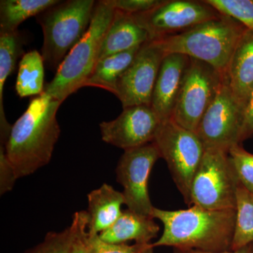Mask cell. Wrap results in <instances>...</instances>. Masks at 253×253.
Wrapping results in <instances>:
<instances>
[{
  "label": "cell",
  "mask_w": 253,
  "mask_h": 253,
  "mask_svg": "<svg viewBox=\"0 0 253 253\" xmlns=\"http://www.w3.org/2000/svg\"><path fill=\"white\" fill-rule=\"evenodd\" d=\"M63 102L43 91L11 126L6 155L18 179L33 174L51 161L61 129L56 113Z\"/></svg>",
  "instance_id": "6da1fadb"
},
{
  "label": "cell",
  "mask_w": 253,
  "mask_h": 253,
  "mask_svg": "<svg viewBox=\"0 0 253 253\" xmlns=\"http://www.w3.org/2000/svg\"><path fill=\"white\" fill-rule=\"evenodd\" d=\"M236 210H207L193 206L188 209L165 211L155 208L151 217L163 223L162 236L154 248L168 246L206 252L231 251Z\"/></svg>",
  "instance_id": "7a4b0ae2"
},
{
  "label": "cell",
  "mask_w": 253,
  "mask_h": 253,
  "mask_svg": "<svg viewBox=\"0 0 253 253\" xmlns=\"http://www.w3.org/2000/svg\"><path fill=\"white\" fill-rule=\"evenodd\" d=\"M247 28L221 14L182 33L157 38L166 54H181L211 65L224 76L238 42Z\"/></svg>",
  "instance_id": "3957f363"
},
{
  "label": "cell",
  "mask_w": 253,
  "mask_h": 253,
  "mask_svg": "<svg viewBox=\"0 0 253 253\" xmlns=\"http://www.w3.org/2000/svg\"><path fill=\"white\" fill-rule=\"evenodd\" d=\"M115 11L106 0L96 1L89 29L61 63L52 81L44 86V92L63 102L84 87L97 63L100 47Z\"/></svg>",
  "instance_id": "277c9868"
},
{
  "label": "cell",
  "mask_w": 253,
  "mask_h": 253,
  "mask_svg": "<svg viewBox=\"0 0 253 253\" xmlns=\"http://www.w3.org/2000/svg\"><path fill=\"white\" fill-rule=\"evenodd\" d=\"M96 1L68 0L57 4L37 16L43 33L42 56L51 71H57L68 53L86 34Z\"/></svg>",
  "instance_id": "5b68a950"
},
{
  "label": "cell",
  "mask_w": 253,
  "mask_h": 253,
  "mask_svg": "<svg viewBox=\"0 0 253 253\" xmlns=\"http://www.w3.org/2000/svg\"><path fill=\"white\" fill-rule=\"evenodd\" d=\"M153 142L167 163L173 181L191 206V188L206 149L199 135L172 119L161 123Z\"/></svg>",
  "instance_id": "8992f818"
},
{
  "label": "cell",
  "mask_w": 253,
  "mask_h": 253,
  "mask_svg": "<svg viewBox=\"0 0 253 253\" xmlns=\"http://www.w3.org/2000/svg\"><path fill=\"white\" fill-rule=\"evenodd\" d=\"M239 179L229 153L205 151L191 188V206L207 210H236Z\"/></svg>",
  "instance_id": "52a82bcc"
},
{
  "label": "cell",
  "mask_w": 253,
  "mask_h": 253,
  "mask_svg": "<svg viewBox=\"0 0 253 253\" xmlns=\"http://www.w3.org/2000/svg\"><path fill=\"white\" fill-rule=\"evenodd\" d=\"M224 76L211 65L190 58L171 119L196 133L205 113L217 96Z\"/></svg>",
  "instance_id": "ba28073f"
},
{
  "label": "cell",
  "mask_w": 253,
  "mask_h": 253,
  "mask_svg": "<svg viewBox=\"0 0 253 253\" xmlns=\"http://www.w3.org/2000/svg\"><path fill=\"white\" fill-rule=\"evenodd\" d=\"M131 15L150 40H154L182 33L221 14L206 0H164L149 11Z\"/></svg>",
  "instance_id": "9c48e42d"
},
{
  "label": "cell",
  "mask_w": 253,
  "mask_h": 253,
  "mask_svg": "<svg viewBox=\"0 0 253 253\" xmlns=\"http://www.w3.org/2000/svg\"><path fill=\"white\" fill-rule=\"evenodd\" d=\"M244 109L223 81L217 96L201 119L196 134L205 149H217L229 153L240 143Z\"/></svg>",
  "instance_id": "30bf717a"
},
{
  "label": "cell",
  "mask_w": 253,
  "mask_h": 253,
  "mask_svg": "<svg viewBox=\"0 0 253 253\" xmlns=\"http://www.w3.org/2000/svg\"><path fill=\"white\" fill-rule=\"evenodd\" d=\"M159 158L161 155L154 142L124 151L116 174L118 182L124 189L123 194L127 209L151 217L154 206L150 199L149 181Z\"/></svg>",
  "instance_id": "8fae6325"
},
{
  "label": "cell",
  "mask_w": 253,
  "mask_h": 253,
  "mask_svg": "<svg viewBox=\"0 0 253 253\" xmlns=\"http://www.w3.org/2000/svg\"><path fill=\"white\" fill-rule=\"evenodd\" d=\"M157 40H150L140 46L129 67L121 76L114 95L123 109L151 105L153 91L165 56Z\"/></svg>",
  "instance_id": "7c38bea8"
},
{
  "label": "cell",
  "mask_w": 253,
  "mask_h": 253,
  "mask_svg": "<svg viewBox=\"0 0 253 253\" xmlns=\"http://www.w3.org/2000/svg\"><path fill=\"white\" fill-rule=\"evenodd\" d=\"M162 121L151 105L125 108L117 118L99 124L104 142L126 150L153 142Z\"/></svg>",
  "instance_id": "4fadbf2b"
},
{
  "label": "cell",
  "mask_w": 253,
  "mask_h": 253,
  "mask_svg": "<svg viewBox=\"0 0 253 253\" xmlns=\"http://www.w3.org/2000/svg\"><path fill=\"white\" fill-rule=\"evenodd\" d=\"M190 58L181 54L165 56L155 83L151 106L163 122L172 117Z\"/></svg>",
  "instance_id": "5bb4252c"
},
{
  "label": "cell",
  "mask_w": 253,
  "mask_h": 253,
  "mask_svg": "<svg viewBox=\"0 0 253 253\" xmlns=\"http://www.w3.org/2000/svg\"><path fill=\"white\" fill-rule=\"evenodd\" d=\"M224 79L240 104L244 107L253 89V32L247 29L230 60Z\"/></svg>",
  "instance_id": "9a60e30c"
},
{
  "label": "cell",
  "mask_w": 253,
  "mask_h": 253,
  "mask_svg": "<svg viewBox=\"0 0 253 253\" xmlns=\"http://www.w3.org/2000/svg\"><path fill=\"white\" fill-rule=\"evenodd\" d=\"M88 233L99 235L118 220L122 214L125 198L109 184H102L87 195Z\"/></svg>",
  "instance_id": "2e32d148"
},
{
  "label": "cell",
  "mask_w": 253,
  "mask_h": 253,
  "mask_svg": "<svg viewBox=\"0 0 253 253\" xmlns=\"http://www.w3.org/2000/svg\"><path fill=\"white\" fill-rule=\"evenodd\" d=\"M149 41L147 32L137 24L132 15L116 10L112 22L101 43L98 61L134 49Z\"/></svg>",
  "instance_id": "e0dca14e"
},
{
  "label": "cell",
  "mask_w": 253,
  "mask_h": 253,
  "mask_svg": "<svg viewBox=\"0 0 253 253\" xmlns=\"http://www.w3.org/2000/svg\"><path fill=\"white\" fill-rule=\"evenodd\" d=\"M159 226L154 219L126 209L111 227L99 234L100 239L111 244H126L134 241L135 244H151L158 236Z\"/></svg>",
  "instance_id": "ac0fdd59"
},
{
  "label": "cell",
  "mask_w": 253,
  "mask_h": 253,
  "mask_svg": "<svg viewBox=\"0 0 253 253\" xmlns=\"http://www.w3.org/2000/svg\"><path fill=\"white\" fill-rule=\"evenodd\" d=\"M24 37L18 31H0V138L1 145L7 142L11 126L6 118L4 108L5 83L16 69L18 57L23 52Z\"/></svg>",
  "instance_id": "d6986e66"
},
{
  "label": "cell",
  "mask_w": 253,
  "mask_h": 253,
  "mask_svg": "<svg viewBox=\"0 0 253 253\" xmlns=\"http://www.w3.org/2000/svg\"><path fill=\"white\" fill-rule=\"evenodd\" d=\"M140 46L98 61L84 87L101 88L114 94L118 81L132 63Z\"/></svg>",
  "instance_id": "ffe728a7"
},
{
  "label": "cell",
  "mask_w": 253,
  "mask_h": 253,
  "mask_svg": "<svg viewBox=\"0 0 253 253\" xmlns=\"http://www.w3.org/2000/svg\"><path fill=\"white\" fill-rule=\"evenodd\" d=\"M59 0H1L0 31H18V27L28 18L38 16Z\"/></svg>",
  "instance_id": "44dd1931"
},
{
  "label": "cell",
  "mask_w": 253,
  "mask_h": 253,
  "mask_svg": "<svg viewBox=\"0 0 253 253\" xmlns=\"http://www.w3.org/2000/svg\"><path fill=\"white\" fill-rule=\"evenodd\" d=\"M44 62L42 56L37 50L23 54L19 63L16 93L20 97L40 95L44 91Z\"/></svg>",
  "instance_id": "7402d4cb"
},
{
  "label": "cell",
  "mask_w": 253,
  "mask_h": 253,
  "mask_svg": "<svg viewBox=\"0 0 253 253\" xmlns=\"http://www.w3.org/2000/svg\"><path fill=\"white\" fill-rule=\"evenodd\" d=\"M236 212L231 251L253 244V193L240 182L236 191Z\"/></svg>",
  "instance_id": "603a6c76"
},
{
  "label": "cell",
  "mask_w": 253,
  "mask_h": 253,
  "mask_svg": "<svg viewBox=\"0 0 253 253\" xmlns=\"http://www.w3.org/2000/svg\"><path fill=\"white\" fill-rule=\"evenodd\" d=\"M221 14L234 18L253 32V0H206Z\"/></svg>",
  "instance_id": "cb8c5ba5"
},
{
  "label": "cell",
  "mask_w": 253,
  "mask_h": 253,
  "mask_svg": "<svg viewBox=\"0 0 253 253\" xmlns=\"http://www.w3.org/2000/svg\"><path fill=\"white\" fill-rule=\"evenodd\" d=\"M76 235V226L71 223L69 227L60 232L48 233L44 241L23 253H70Z\"/></svg>",
  "instance_id": "d4e9b609"
},
{
  "label": "cell",
  "mask_w": 253,
  "mask_h": 253,
  "mask_svg": "<svg viewBox=\"0 0 253 253\" xmlns=\"http://www.w3.org/2000/svg\"><path fill=\"white\" fill-rule=\"evenodd\" d=\"M229 154L240 183L253 193V154L246 151L242 144H237L231 148Z\"/></svg>",
  "instance_id": "484cf974"
},
{
  "label": "cell",
  "mask_w": 253,
  "mask_h": 253,
  "mask_svg": "<svg viewBox=\"0 0 253 253\" xmlns=\"http://www.w3.org/2000/svg\"><path fill=\"white\" fill-rule=\"evenodd\" d=\"M72 221L76 226V235L70 253H90L86 211L75 213Z\"/></svg>",
  "instance_id": "4316f807"
},
{
  "label": "cell",
  "mask_w": 253,
  "mask_h": 253,
  "mask_svg": "<svg viewBox=\"0 0 253 253\" xmlns=\"http://www.w3.org/2000/svg\"><path fill=\"white\" fill-rule=\"evenodd\" d=\"M89 240L90 253H140L151 244H111L100 239L99 235L89 234Z\"/></svg>",
  "instance_id": "83f0119b"
},
{
  "label": "cell",
  "mask_w": 253,
  "mask_h": 253,
  "mask_svg": "<svg viewBox=\"0 0 253 253\" xmlns=\"http://www.w3.org/2000/svg\"><path fill=\"white\" fill-rule=\"evenodd\" d=\"M115 10L129 14L146 12L157 7L164 0H106Z\"/></svg>",
  "instance_id": "f1b7e54d"
},
{
  "label": "cell",
  "mask_w": 253,
  "mask_h": 253,
  "mask_svg": "<svg viewBox=\"0 0 253 253\" xmlns=\"http://www.w3.org/2000/svg\"><path fill=\"white\" fill-rule=\"evenodd\" d=\"M18 179L14 166L6 155V149L0 145V194L4 195L14 188Z\"/></svg>",
  "instance_id": "f546056e"
},
{
  "label": "cell",
  "mask_w": 253,
  "mask_h": 253,
  "mask_svg": "<svg viewBox=\"0 0 253 253\" xmlns=\"http://www.w3.org/2000/svg\"><path fill=\"white\" fill-rule=\"evenodd\" d=\"M253 136V89L245 106L244 121L240 136V143L242 144Z\"/></svg>",
  "instance_id": "4dcf8cb0"
},
{
  "label": "cell",
  "mask_w": 253,
  "mask_h": 253,
  "mask_svg": "<svg viewBox=\"0 0 253 253\" xmlns=\"http://www.w3.org/2000/svg\"><path fill=\"white\" fill-rule=\"evenodd\" d=\"M171 253H253V250L251 245H249L237 251H226V252H206V251H198V250L173 249V251Z\"/></svg>",
  "instance_id": "1f68e13d"
},
{
  "label": "cell",
  "mask_w": 253,
  "mask_h": 253,
  "mask_svg": "<svg viewBox=\"0 0 253 253\" xmlns=\"http://www.w3.org/2000/svg\"><path fill=\"white\" fill-rule=\"evenodd\" d=\"M154 247L153 246V244H151L147 248L143 250L140 253H154Z\"/></svg>",
  "instance_id": "d6a6232c"
},
{
  "label": "cell",
  "mask_w": 253,
  "mask_h": 253,
  "mask_svg": "<svg viewBox=\"0 0 253 253\" xmlns=\"http://www.w3.org/2000/svg\"><path fill=\"white\" fill-rule=\"evenodd\" d=\"M251 246H252V248H253V244H251Z\"/></svg>",
  "instance_id": "836d02e7"
}]
</instances>
